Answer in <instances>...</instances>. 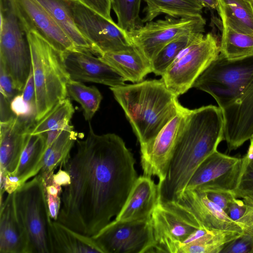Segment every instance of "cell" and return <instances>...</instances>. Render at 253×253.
Here are the masks:
<instances>
[{
    "mask_svg": "<svg viewBox=\"0 0 253 253\" xmlns=\"http://www.w3.org/2000/svg\"><path fill=\"white\" fill-rule=\"evenodd\" d=\"M76 142V153L62 165L71 183L62 192L57 221L93 237L122 211L138 178L136 161L121 137L97 134L90 124L86 137Z\"/></svg>",
    "mask_w": 253,
    "mask_h": 253,
    "instance_id": "obj_1",
    "label": "cell"
},
{
    "mask_svg": "<svg viewBox=\"0 0 253 253\" xmlns=\"http://www.w3.org/2000/svg\"><path fill=\"white\" fill-rule=\"evenodd\" d=\"M193 87L211 95L221 109L229 151L253 136V54L229 60L220 54Z\"/></svg>",
    "mask_w": 253,
    "mask_h": 253,
    "instance_id": "obj_2",
    "label": "cell"
},
{
    "mask_svg": "<svg viewBox=\"0 0 253 253\" xmlns=\"http://www.w3.org/2000/svg\"><path fill=\"white\" fill-rule=\"evenodd\" d=\"M224 140L221 109L202 106L188 113L178 136L165 179L158 183L160 201L176 202L200 164Z\"/></svg>",
    "mask_w": 253,
    "mask_h": 253,
    "instance_id": "obj_3",
    "label": "cell"
},
{
    "mask_svg": "<svg viewBox=\"0 0 253 253\" xmlns=\"http://www.w3.org/2000/svg\"><path fill=\"white\" fill-rule=\"evenodd\" d=\"M110 89L123 109L140 147L152 141L181 106L162 79Z\"/></svg>",
    "mask_w": 253,
    "mask_h": 253,
    "instance_id": "obj_4",
    "label": "cell"
},
{
    "mask_svg": "<svg viewBox=\"0 0 253 253\" xmlns=\"http://www.w3.org/2000/svg\"><path fill=\"white\" fill-rule=\"evenodd\" d=\"M36 91V122L67 97L70 80L61 52L34 32L28 34Z\"/></svg>",
    "mask_w": 253,
    "mask_h": 253,
    "instance_id": "obj_5",
    "label": "cell"
},
{
    "mask_svg": "<svg viewBox=\"0 0 253 253\" xmlns=\"http://www.w3.org/2000/svg\"><path fill=\"white\" fill-rule=\"evenodd\" d=\"M16 214L26 233L27 253H51L48 212L42 175L38 173L14 192Z\"/></svg>",
    "mask_w": 253,
    "mask_h": 253,
    "instance_id": "obj_6",
    "label": "cell"
},
{
    "mask_svg": "<svg viewBox=\"0 0 253 253\" xmlns=\"http://www.w3.org/2000/svg\"><path fill=\"white\" fill-rule=\"evenodd\" d=\"M219 44L212 33L199 34L176 57L162 76L166 86L174 95L184 94L219 55Z\"/></svg>",
    "mask_w": 253,
    "mask_h": 253,
    "instance_id": "obj_7",
    "label": "cell"
},
{
    "mask_svg": "<svg viewBox=\"0 0 253 253\" xmlns=\"http://www.w3.org/2000/svg\"><path fill=\"white\" fill-rule=\"evenodd\" d=\"M151 220L154 236L151 253H178L184 241L204 228L191 211L177 202L159 201Z\"/></svg>",
    "mask_w": 253,
    "mask_h": 253,
    "instance_id": "obj_8",
    "label": "cell"
},
{
    "mask_svg": "<svg viewBox=\"0 0 253 253\" xmlns=\"http://www.w3.org/2000/svg\"><path fill=\"white\" fill-rule=\"evenodd\" d=\"M75 25L91 45L93 54L127 50L132 47L128 33L78 0H67Z\"/></svg>",
    "mask_w": 253,
    "mask_h": 253,
    "instance_id": "obj_9",
    "label": "cell"
},
{
    "mask_svg": "<svg viewBox=\"0 0 253 253\" xmlns=\"http://www.w3.org/2000/svg\"><path fill=\"white\" fill-rule=\"evenodd\" d=\"M0 62L12 74L28 70L32 63L27 32L13 0H0Z\"/></svg>",
    "mask_w": 253,
    "mask_h": 253,
    "instance_id": "obj_10",
    "label": "cell"
},
{
    "mask_svg": "<svg viewBox=\"0 0 253 253\" xmlns=\"http://www.w3.org/2000/svg\"><path fill=\"white\" fill-rule=\"evenodd\" d=\"M145 23L128 35L132 44L151 62L173 40L186 34L203 33L206 21L202 15L191 18L167 16Z\"/></svg>",
    "mask_w": 253,
    "mask_h": 253,
    "instance_id": "obj_11",
    "label": "cell"
},
{
    "mask_svg": "<svg viewBox=\"0 0 253 253\" xmlns=\"http://www.w3.org/2000/svg\"><path fill=\"white\" fill-rule=\"evenodd\" d=\"M92 237L103 253H151L154 243L151 218L114 219Z\"/></svg>",
    "mask_w": 253,
    "mask_h": 253,
    "instance_id": "obj_12",
    "label": "cell"
},
{
    "mask_svg": "<svg viewBox=\"0 0 253 253\" xmlns=\"http://www.w3.org/2000/svg\"><path fill=\"white\" fill-rule=\"evenodd\" d=\"M243 166V158L231 157L216 150L198 166L185 189L223 190L233 193L239 183Z\"/></svg>",
    "mask_w": 253,
    "mask_h": 253,
    "instance_id": "obj_13",
    "label": "cell"
},
{
    "mask_svg": "<svg viewBox=\"0 0 253 253\" xmlns=\"http://www.w3.org/2000/svg\"><path fill=\"white\" fill-rule=\"evenodd\" d=\"M189 110L181 105L176 115L155 138L140 147L143 175L157 176L158 183L165 179L178 136Z\"/></svg>",
    "mask_w": 253,
    "mask_h": 253,
    "instance_id": "obj_14",
    "label": "cell"
},
{
    "mask_svg": "<svg viewBox=\"0 0 253 253\" xmlns=\"http://www.w3.org/2000/svg\"><path fill=\"white\" fill-rule=\"evenodd\" d=\"M70 80L100 84L110 87L124 85L126 80L100 56L89 51L75 49L61 53Z\"/></svg>",
    "mask_w": 253,
    "mask_h": 253,
    "instance_id": "obj_15",
    "label": "cell"
},
{
    "mask_svg": "<svg viewBox=\"0 0 253 253\" xmlns=\"http://www.w3.org/2000/svg\"><path fill=\"white\" fill-rule=\"evenodd\" d=\"M13 1L28 33H36L61 53L77 49L46 10L36 0Z\"/></svg>",
    "mask_w": 253,
    "mask_h": 253,
    "instance_id": "obj_16",
    "label": "cell"
},
{
    "mask_svg": "<svg viewBox=\"0 0 253 253\" xmlns=\"http://www.w3.org/2000/svg\"><path fill=\"white\" fill-rule=\"evenodd\" d=\"M34 122L15 116L0 123V177L16 171Z\"/></svg>",
    "mask_w": 253,
    "mask_h": 253,
    "instance_id": "obj_17",
    "label": "cell"
},
{
    "mask_svg": "<svg viewBox=\"0 0 253 253\" xmlns=\"http://www.w3.org/2000/svg\"><path fill=\"white\" fill-rule=\"evenodd\" d=\"M191 211L209 230H231L243 233L239 224L232 220L206 193L197 189H186L176 201Z\"/></svg>",
    "mask_w": 253,
    "mask_h": 253,
    "instance_id": "obj_18",
    "label": "cell"
},
{
    "mask_svg": "<svg viewBox=\"0 0 253 253\" xmlns=\"http://www.w3.org/2000/svg\"><path fill=\"white\" fill-rule=\"evenodd\" d=\"M160 201L159 190L151 177L137 178L117 220L129 221L150 218Z\"/></svg>",
    "mask_w": 253,
    "mask_h": 253,
    "instance_id": "obj_19",
    "label": "cell"
},
{
    "mask_svg": "<svg viewBox=\"0 0 253 253\" xmlns=\"http://www.w3.org/2000/svg\"><path fill=\"white\" fill-rule=\"evenodd\" d=\"M0 253H27L28 241L18 218L14 192L0 204Z\"/></svg>",
    "mask_w": 253,
    "mask_h": 253,
    "instance_id": "obj_20",
    "label": "cell"
},
{
    "mask_svg": "<svg viewBox=\"0 0 253 253\" xmlns=\"http://www.w3.org/2000/svg\"><path fill=\"white\" fill-rule=\"evenodd\" d=\"M48 233L51 253H103L92 237L80 233L50 218Z\"/></svg>",
    "mask_w": 253,
    "mask_h": 253,
    "instance_id": "obj_21",
    "label": "cell"
},
{
    "mask_svg": "<svg viewBox=\"0 0 253 253\" xmlns=\"http://www.w3.org/2000/svg\"><path fill=\"white\" fill-rule=\"evenodd\" d=\"M100 57L126 81L140 82L152 72L150 61L133 45L127 50L106 53Z\"/></svg>",
    "mask_w": 253,
    "mask_h": 253,
    "instance_id": "obj_22",
    "label": "cell"
},
{
    "mask_svg": "<svg viewBox=\"0 0 253 253\" xmlns=\"http://www.w3.org/2000/svg\"><path fill=\"white\" fill-rule=\"evenodd\" d=\"M78 136L74 127L69 125L46 148L38 167L39 173L43 178L54 173L58 166L70 158V151Z\"/></svg>",
    "mask_w": 253,
    "mask_h": 253,
    "instance_id": "obj_23",
    "label": "cell"
},
{
    "mask_svg": "<svg viewBox=\"0 0 253 253\" xmlns=\"http://www.w3.org/2000/svg\"><path fill=\"white\" fill-rule=\"evenodd\" d=\"M222 24L233 31L253 36V2L250 0H218Z\"/></svg>",
    "mask_w": 253,
    "mask_h": 253,
    "instance_id": "obj_24",
    "label": "cell"
},
{
    "mask_svg": "<svg viewBox=\"0 0 253 253\" xmlns=\"http://www.w3.org/2000/svg\"><path fill=\"white\" fill-rule=\"evenodd\" d=\"M146 6L142 23L153 21L165 14L174 18H191L201 15L203 5L194 0H144Z\"/></svg>",
    "mask_w": 253,
    "mask_h": 253,
    "instance_id": "obj_25",
    "label": "cell"
},
{
    "mask_svg": "<svg viewBox=\"0 0 253 253\" xmlns=\"http://www.w3.org/2000/svg\"><path fill=\"white\" fill-rule=\"evenodd\" d=\"M36 0L46 10L77 48L93 53L91 44L76 27L67 0Z\"/></svg>",
    "mask_w": 253,
    "mask_h": 253,
    "instance_id": "obj_26",
    "label": "cell"
},
{
    "mask_svg": "<svg viewBox=\"0 0 253 253\" xmlns=\"http://www.w3.org/2000/svg\"><path fill=\"white\" fill-rule=\"evenodd\" d=\"M243 233L231 230H209L204 228L190 243L182 246L178 253H219L228 243Z\"/></svg>",
    "mask_w": 253,
    "mask_h": 253,
    "instance_id": "obj_27",
    "label": "cell"
},
{
    "mask_svg": "<svg viewBox=\"0 0 253 253\" xmlns=\"http://www.w3.org/2000/svg\"><path fill=\"white\" fill-rule=\"evenodd\" d=\"M46 149V136L44 133H29L22 152L19 163L15 172L22 185L39 173V165Z\"/></svg>",
    "mask_w": 253,
    "mask_h": 253,
    "instance_id": "obj_28",
    "label": "cell"
},
{
    "mask_svg": "<svg viewBox=\"0 0 253 253\" xmlns=\"http://www.w3.org/2000/svg\"><path fill=\"white\" fill-rule=\"evenodd\" d=\"M75 112L69 98L58 102L44 117L32 127L31 134L45 133L50 130L62 131L70 125Z\"/></svg>",
    "mask_w": 253,
    "mask_h": 253,
    "instance_id": "obj_29",
    "label": "cell"
},
{
    "mask_svg": "<svg viewBox=\"0 0 253 253\" xmlns=\"http://www.w3.org/2000/svg\"><path fill=\"white\" fill-rule=\"evenodd\" d=\"M223 25L220 54L229 60L253 54V36L235 32Z\"/></svg>",
    "mask_w": 253,
    "mask_h": 253,
    "instance_id": "obj_30",
    "label": "cell"
},
{
    "mask_svg": "<svg viewBox=\"0 0 253 253\" xmlns=\"http://www.w3.org/2000/svg\"><path fill=\"white\" fill-rule=\"evenodd\" d=\"M68 96L79 103L86 121H89L98 110L102 96L95 86H86L82 82L70 80L67 84Z\"/></svg>",
    "mask_w": 253,
    "mask_h": 253,
    "instance_id": "obj_31",
    "label": "cell"
},
{
    "mask_svg": "<svg viewBox=\"0 0 253 253\" xmlns=\"http://www.w3.org/2000/svg\"><path fill=\"white\" fill-rule=\"evenodd\" d=\"M199 34L201 33L186 34L167 44L151 61L152 72L156 75L162 76L180 52Z\"/></svg>",
    "mask_w": 253,
    "mask_h": 253,
    "instance_id": "obj_32",
    "label": "cell"
},
{
    "mask_svg": "<svg viewBox=\"0 0 253 253\" xmlns=\"http://www.w3.org/2000/svg\"><path fill=\"white\" fill-rule=\"evenodd\" d=\"M141 0H111L112 7L117 18V25L127 33L140 25Z\"/></svg>",
    "mask_w": 253,
    "mask_h": 253,
    "instance_id": "obj_33",
    "label": "cell"
},
{
    "mask_svg": "<svg viewBox=\"0 0 253 253\" xmlns=\"http://www.w3.org/2000/svg\"><path fill=\"white\" fill-rule=\"evenodd\" d=\"M243 166L239 183L233 194L237 198L253 196V150L249 148L243 158Z\"/></svg>",
    "mask_w": 253,
    "mask_h": 253,
    "instance_id": "obj_34",
    "label": "cell"
},
{
    "mask_svg": "<svg viewBox=\"0 0 253 253\" xmlns=\"http://www.w3.org/2000/svg\"><path fill=\"white\" fill-rule=\"evenodd\" d=\"M220 253H253V235L243 232L228 243Z\"/></svg>",
    "mask_w": 253,
    "mask_h": 253,
    "instance_id": "obj_35",
    "label": "cell"
},
{
    "mask_svg": "<svg viewBox=\"0 0 253 253\" xmlns=\"http://www.w3.org/2000/svg\"><path fill=\"white\" fill-rule=\"evenodd\" d=\"M10 108L16 117L35 121V115L24 100L21 93L16 95L11 100Z\"/></svg>",
    "mask_w": 253,
    "mask_h": 253,
    "instance_id": "obj_36",
    "label": "cell"
},
{
    "mask_svg": "<svg viewBox=\"0 0 253 253\" xmlns=\"http://www.w3.org/2000/svg\"><path fill=\"white\" fill-rule=\"evenodd\" d=\"M243 200L246 207L245 212L237 222L243 232L253 235V196L245 197Z\"/></svg>",
    "mask_w": 253,
    "mask_h": 253,
    "instance_id": "obj_37",
    "label": "cell"
},
{
    "mask_svg": "<svg viewBox=\"0 0 253 253\" xmlns=\"http://www.w3.org/2000/svg\"><path fill=\"white\" fill-rule=\"evenodd\" d=\"M0 93L9 102L20 92L16 88L12 79L0 66Z\"/></svg>",
    "mask_w": 253,
    "mask_h": 253,
    "instance_id": "obj_38",
    "label": "cell"
},
{
    "mask_svg": "<svg viewBox=\"0 0 253 253\" xmlns=\"http://www.w3.org/2000/svg\"><path fill=\"white\" fill-rule=\"evenodd\" d=\"M203 192L206 193L211 201L217 205L224 211L236 198L232 192L227 191L208 190Z\"/></svg>",
    "mask_w": 253,
    "mask_h": 253,
    "instance_id": "obj_39",
    "label": "cell"
},
{
    "mask_svg": "<svg viewBox=\"0 0 253 253\" xmlns=\"http://www.w3.org/2000/svg\"><path fill=\"white\" fill-rule=\"evenodd\" d=\"M21 94L24 100L27 103L36 115V91L32 68H31L29 77L21 92Z\"/></svg>",
    "mask_w": 253,
    "mask_h": 253,
    "instance_id": "obj_40",
    "label": "cell"
},
{
    "mask_svg": "<svg viewBox=\"0 0 253 253\" xmlns=\"http://www.w3.org/2000/svg\"><path fill=\"white\" fill-rule=\"evenodd\" d=\"M85 6L97 12L105 18L113 21L111 16V0H78Z\"/></svg>",
    "mask_w": 253,
    "mask_h": 253,
    "instance_id": "obj_41",
    "label": "cell"
},
{
    "mask_svg": "<svg viewBox=\"0 0 253 253\" xmlns=\"http://www.w3.org/2000/svg\"><path fill=\"white\" fill-rule=\"evenodd\" d=\"M246 207L243 200L236 198L229 205L225 212L233 221L237 222L243 215Z\"/></svg>",
    "mask_w": 253,
    "mask_h": 253,
    "instance_id": "obj_42",
    "label": "cell"
},
{
    "mask_svg": "<svg viewBox=\"0 0 253 253\" xmlns=\"http://www.w3.org/2000/svg\"><path fill=\"white\" fill-rule=\"evenodd\" d=\"M0 123L6 122L15 116L10 108L9 102L0 93Z\"/></svg>",
    "mask_w": 253,
    "mask_h": 253,
    "instance_id": "obj_43",
    "label": "cell"
},
{
    "mask_svg": "<svg viewBox=\"0 0 253 253\" xmlns=\"http://www.w3.org/2000/svg\"><path fill=\"white\" fill-rule=\"evenodd\" d=\"M62 169V165L60 164L59 169L53 174V181L58 185L66 187L71 184V178L69 173Z\"/></svg>",
    "mask_w": 253,
    "mask_h": 253,
    "instance_id": "obj_44",
    "label": "cell"
},
{
    "mask_svg": "<svg viewBox=\"0 0 253 253\" xmlns=\"http://www.w3.org/2000/svg\"><path fill=\"white\" fill-rule=\"evenodd\" d=\"M204 6L211 9L217 8L218 0H198Z\"/></svg>",
    "mask_w": 253,
    "mask_h": 253,
    "instance_id": "obj_45",
    "label": "cell"
},
{
    "mask_svg": "<svg viewBox=\"0 0 253 253\" xmlns=\"http://www.w3.org/2000/svg\"><path fill=\"white\" fill-rule=\"evenodd\" d=\"M250 145L249 148L253 150V136L250 139Z\"/></svg>",
    "mask_w": 253,
    "mask_h": 253,
    "instance_id": "obj_46",
    "label": "cell"
},
{
    "mask_svg": "<svg viewBox=\"0 0 253 253\" xmlns=\"http://www.w3.org/2000/svg\"><path fill=\"white\" fill-rule=\"evenodd\" d=\"M250 0L253 2V0Z\"/></svg>",
    "mask_w": 253,
    "mask_h": 253,
    "instance_id": "obj_47",
    "label": "cell"
},
{
    "mask_svg": "<svg viewBox=\"0 0 253 253\" xmlns=\"http://www.w3.org/2000/svg\"><path fill=\"white\" fill-rule=\"evenodd\" d=\"M197 0V1H199L198 0Z\"/></svg>",
    "mask_w": 253,
    "mask_h": 253,
    "instance_id": "obj_48",
    "label": "cell"
}]
</instances>
